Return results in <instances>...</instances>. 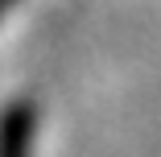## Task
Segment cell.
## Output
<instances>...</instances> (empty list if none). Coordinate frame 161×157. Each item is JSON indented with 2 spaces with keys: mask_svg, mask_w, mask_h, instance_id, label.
Returning a JSON list of instances; mask_svg holds the SVG:
<instances>
[{
  "mask_svg": "<svg viewBox=\"0 0 161 157\" xmlns=\"http://www.w3.org/2000/svg\"><path fill=\"white\" fill-rule=\"evenodd\" d=\"M29 124L25 120H13L8 132H4V149H0V157H29Z\"/></svg>",
  "mask_w": 161,
  "mask_h": 157,
  "instance_id": "1",
  "label": "cell"
}]
</instances>
